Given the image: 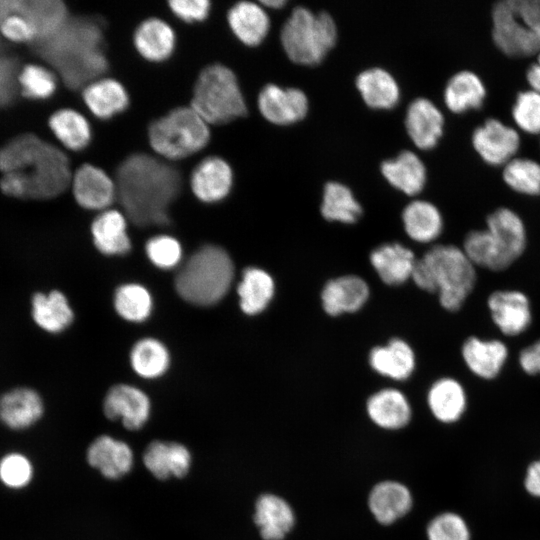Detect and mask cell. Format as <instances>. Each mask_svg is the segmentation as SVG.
I'll list each match as a JSON object with an SVG mask.
<instances>
[{"mask_svg":"<svg viewBox=\"0 0 540 540\" xmlns=\"http://www.w3.org/2000/svg\"><path fill=\"white\" fill-rule=\"evenodd\" d=\"M115 184L117 200L135 225L169 223V208L181 189L176 168L149 154L134 153L118 166Z\"/></svg>","mask_w":540,"mask_h":540,"instance_id":"obj_1","label":"cell"},{"mask_svg":"<svg viewBox=\"0 0 540 540\" xmlns=\"http://www.w3.org/2000/svg\"><path fill=\"white\" fill-rule=\"evenodd\" d=\"M0 187L13 197L45 199L55 197L71 184L66 155L35 135L13 139L0 150Z\"/></svg>","mask_w":540,"mask_h":540,"instance_id":"obj_2","label":"cell"},{"mask_svg":"<svg viewBox=\"0 0 540 540\" xmlns=\"http://www.w3.org/2000/svg\"><path fill=\"white\" fill-rule=\"evenodd\" d=\"M47 57L71 88H84L108 68L104 37L98 22L77 19L49 37Z\"/></svg>","mask_w":540,"mask_h":540,"instance_id":"obj_3","label":"cell"},{"mask_svg":"<svg viewBox=\"0 0 540 540\" xmlns=\"http://www.w3.org/2000/svg\"><path fill=\"white\" fill-rule=\"evenodd\" d=\"M411 278L420 289L437 292L441 306L455 312L475 288L477 272L462 248L440 244L416 260Z\"/></svg>","mask_w":540,"mask_h":540,"instance_id":"obj_4","label":"cell"},{"mask_svg":"<svg viewBox=\"0 0 540 540\" xmlns=\"http://www.w3.org/2000/svg\"><path fill=\"white\" fill-rule=\"evenodd\" d=\"M526 245L521 217L510 208L500 207L487 216L485 229L466 235L462 249L475 267L500 272L522 256Z\"/></svg>","mask_w":540,"mask_h":540,"instance_id":"obj_5","label":"cell"},{"mask_svg":"<svg viewBox=\"0 0 540 540\" xmlns=\"http://www.w3.org/2000/svg\"><path fill=\"white\" fill-rule=\"evenodd\" d=\"M234 266L221 247L205 245L193 253L175 277V289L185 301L198 306H211L229 291Z\"/></svg>","mask_w":540,"mask_h":540,"instance_id":"obj_6","label":"cell"},{"mask_svg":"<svg viewBox=\"0 0 540 540\" xmlns=\"http://www.w3.org/2000/svg\"><path fill=\"white\" fill-rule=\"evenodd\" d=\"M190 106L208 125L226 124L247 113L236 75L220 63L210 64L200 71Z\"/></svg>","mask_w":540,"mask_h":540,"instance_id":"obj_7","label":"cell"},{"mask_svg":"<svg viewBox=\"0 0 540 540\" xmlns=\"http://www.w3.org/2000/svg\"><path fill=\"white\" fill-rule=\"evenodd\" d=\"M492 38L507 56L540 53V0H503L492 8Z\"/></svg>","mask_w":540,"mask_h":540,"instance_id":"obj_8","label":"cell"},{"mask_svg":"<svg viewBox=\"0 0 540 540\" xmlns=\"http://www.w3.org/2000/svg\"><path fill=\"white\" fill-rule=\"evenodd\" d=\"M280 40L287 56L294 62L314 65L323 60L337 41V27L327 12L314 13L297 6L286 19Z\"/></svg>","mask_w":540,"mask_h":540,"instance_id":"obj_9","label":"cell"},{"mask_svg":"<svg viewBox=\"0 0 540 540\" xmlns=\"http://www.w3.org/2000/svg\"><path fill=\"white\" fill-rule=\"evenodd\" d=\"M148 139L151 148L162 158L180 160L205 148L210 130L190 105L181 106L151 122Z\"/></svg>","mask_w":540,"mask_h":540,"instance_id":"obj_10","label":"cell"},{"mask_svg":"<svg viewBox=\"0 0 540 540\" xmlns=\"http://www.w3.org/2000/svg\"><path fill=\"white\" fill-rule=\"evenodd\" d=\"M487 307L493 323L506 336H518L532 323L530 300L520 290L492 292L487 298Z\"/></svg>","mask_w":540,"mask_h":540,"instance_id":"obj_11","label":"cell"},{"mask_svg":"<svg viewBox=\"0 0 540 540\" xmlns=\"http://www.w3.org/2000/svg\"><path fill=\"white\" fill-rule=\"evenodd\" d=\"M257 105L262 116L277 125H287L303 119L309 109L307 95L299 88H283L270 83L259 92Z\"/></svg>","mask_w":540,"mask_h":540,"instance_id":"obj_12","label":"cell"},{"mask_svg":"<svg viewBox=\"0 0 540 540\" xmlns=\"http://www.w3.org/2000/svg\"><path fill=\"white\" fill-rule=\"evenodd\" d=\"M472 145L482 160L498 166L513 159L520 138L515 129L498 119L490 118L474 129Z\"/></svg>","mask_w":540,"mask_h":540,"instance_id":"obj_13","label":"cell"},{"mask_svg":"<svg viewBox=\"0 0 540 540\" xmlns=\"http://www.w3.org/2000/svg\"><path fill=\"white\" fill-rule=\"evenodd\" d=\"M71 186L75 200L85 209L104 211L117 199L115 181L92 164H83L76 170Z\"/></svg>","mask_w":540,"mask_h":540,"instance_id":"obj_14","label":"cell"},{"mask_svg":"<svg viewBox=\"0 0 540 540\" xmlns=\"http://www.w3.org/2000/svg\"><path fill=\"white\" fill-rule=\"evenodd\" d=\"M233 186V171L223 158L209 156L201 160L190 176L195 197L204 203H217L228 196Z\"/></svg>","mask_w":540,"mask_h":540,"instance_id":"obj_15","label":"cell"},{"mask_svg":"<svg viewBox=\"0 0 540 540\" xmlns=\"http://www.w3.org/2000/svg\"><path fill=\"white\" fill-rule=\"evenodd\" d=\"M103 410L107 418L120 419L127 429L138 430L149 418L150 400L142 390L127 384H118L108 391Z\"/></svg>","mask_w":540,"mask_h":540,"instance_id":"obj_16","label":"cell"},{"mask_svg":"<svg viewBox=\"0 0 540 540\" xmlns=\"http://www.w3.org/2000/svg\"><path fill=\"white\" fill-rule=\"evenodd\" d=\"M405 127L410 139L418 148L432 149L443 134L444 117L431 100L419 97L407 108Z\"/></svg>","mask_w":540,"mask_h":540,"instance_id":"obj_17","label":"cell"},{"mask_svg":"<svg viewBox=\"0 0 540 540\" xmlns=\"http://www.w3.org/2000/svg\"><path fill=\"white\" fill-rule=\"evenodd\" d=\"M461 355L464 363L475 376L492 380L502 371L509 351L501 340H486L470 336L462 345Z\"/></svg>","mask_w":540,"mask_h":540,"instance_id":"obj_18","label":"cell"},{"mask_svg":"<svg viewBox=\"0 0 540 540\" xmlns=\"http://www.w3.org/2000/svg\"><path fill=\"white\" fill-rule=\"evenodd\" d=\"M410 490L402 483L385 480L377 483L368 495V507L375 520L390 525L404 517L412 508Z\"/></svg>","mask_w":540,"mask_h":540,"instance_id":"obj_19","label":"cell"},{"mask_svg":"<svg viewBox=\"0 0 540 540\" xmlns=\"http://www.w3.org/2000/svg\"><path fill=\"white\" fill-rule=\"evenodd\" d=\"M369 286L355 275L341 276L328 281L321 293L325 312L331 316L358 311L369 298Z\"/></svg>","mask_w":540,"mask_h":540,"instance_id":"obj_20","label":"cell"},{"mask_svg":"<svg viewBox=\"0 0 540 540\" xmlns=\"http://www.w3.org/2000/svg\"><path fill=\"white\" fill-rule=\"evenodd\" d=\"M254 522L264 540H283L294 526L295 515L285 499L266 493L255 503Z\"/></svg>","mask_w":540,"mask_h":540,"instance_id":"obj_21","label":"cell"},{"mask_svg":"<svg viewBox=\"0 0 540 540\" xmlns=\"http://www.w3.org/2000/svg\"><path fill=\"white\" fill-rule=\"evenodd\" d=\"M39 394L30 388H16L0 397V420L13 430H23L35 424L43 415Z\"/></svg>","mask_w":540,"mask_h":540,"instance_id":"obj_22","label":"cell"},{"mask_svg":"<svg viewBox=\"0 0 540 540\" xmlns=\"http://www.w3.org/2000/svg\"><path fill=\"white\" fill-rule=\"evenodd\" d=\"M133 43L137 52L150 62L167 60L175 49L176 36L173 28L159 18L142 21L134 31Z\"/></svg>","mask_w":540,"mask_h":540,"instance_id":"obj_23","label":"cell"},{"mask_svg":"<svg viewBox=\"0 0 540 540\" xmlns=\"http://www.w3.org/2000/svg\"><path fill=\"white\" fill-rule=\"evenodd\" d=\"M88 463L108 479H118L133 465L131 448L123 441L103 435L96 438L87 450Z\"/></svg>","mask_w":540,"mask_h":540,"instance_id":"obj_24","label":"cell"},{"mask_svg":"<svg viewBox=\"0 0 540 540\" xmlns=\"http://www.w3.org/2000/svg\"><path fill=\"white\" fill-rule=\"evenodd\" d=\"M83 100L90 112L97 118L108 120L129 105V95L125 87L113 78L100 77L82 89Z\"/></svg>","mask_w":540,"mask_h":540,"instance_id":"obj_25","label":"cell"},{"mask_svg":"<svg viewBox=\"0 0 540 540\" xmlns=\"http://www.w3.org/2000/svg\"><path fill=\"white\" fill-rule=\"evenodd\" d=\"M229 27L236 38L247 46L260 44L270 28V19L260 3L240 1L227 13Z\"/></svg>","mask_w":540,"mask_h":540,"instance_id":"obj_26","label":"cell"},{"mask_svg":"<svg viewBox=\"0 0 540 540\" xmlns=\"http://www.w3.org/2000/svg\"><path fill=\"white\" fill-rule=\"evenodd\" d=\"M366 410L372 422L386 430H398L405 427L412 416L411 406L406 396L393 388L380 390L370 396Z\"/></svg>","mask_w":540,"mask_h":540,"instance_id":"obj_27","label":"cell"},{"mask_svg":"<svg viewBox=\"0 0 540 540\" xmlns=\"http://www.w3.org/2000/svg\"><path fill=\"white\" fill-rule=\"evenodd\" d=\"M414 253L399 243H386L374 249L370 262L387 285H400L412 277L416 263Z\"/></svg>","mask_w":540,"mask_h":540,"instance_id":"obj_28","label":"cell"},{"mask_svg":"<svg viewBox=\"0 0 540 540\" xmlns=\"http://www.w3.org/2000/svg\"><path fill=\"white\" fill-rule=\"evenodd\" d=\"M91 234L96 248L105 255H123L130 251L127 217L116 209H106L93 220Z\"/></svg>","mask_w":540,"mask_h":540,"instance_id":"obj_29","label":"cell"},{"mask_svg":"<svg viewBox=\"0 0 540 540\" xmlns=\"http://www.w3.org/2000/svg\"><path fill=\"white\" fill-rule=\"evenodd\" d=\"M143 461L158 479L164 480L170 476L181 478L189 471L191 454L180 443L154 441L147 447Z\"/></svg>","mask_w":540,"mask_h":540,"instance_id":"obj_30","label":"cell"},{"mask_svg":"<svg viewBox=\"0 0 540 540\" xmlns=\"http://www.w3.org/2000/svg\"><path fill=\"white\" fill-rule=\"evenodd\" d=\"M385 179L407 195L418 194L426 183V167L412 151L405 150L381 164Z\"/></svg>","mask_w":540,"mask_h":540,"instance_id":"obj_31","label":"cell"},{"mask_svg":"<svg viewBox=\"0 0 540 540\" xmlns=\"http://www.w3.org/2000/svg\"><path fill=\"white\" fill-rule=\"evenodd\" d=\"M427 403L438 421L453 423L458 421L465 412L467 396L459 381L451 377H443L430 387Z\"/></svg>","mask_w":540,"mask_h":540,"instance_id":"obj_32","label":"cell"},{"mask_svg":"<svg viewBox=\"0 0 540 540\" xmlns=\"http://www.w3.org/2000/svg\"><path fill=\"white\" fill-rule=\"evenodd\" d=\"M356 86L364 102L371 108L389 109L399 101L398 83L383 68L373 67L362 71L356 78Z\"/></svg>","mask_w":540,"mask_h":540,"instance_id":"obj_33","label":"cell"},{"mask_svg":"<svg viewBox=\"0 0 540 540\" xmlns=\"http://www.w3.org/2000/svg\"><path fill=\"white\" fill-rule=\"evenodd\" d=\"M369 363L377 373L394 380H405L415 368V355L405 341L395 338L386 346L371 350Z\"/></svg>","mask_w":540,"mask_h":540,"instance_id":"obj_34","label":"cell"},{"mask_svg":"<svg viewBox=\"0 0 540 540\" xmlns=\"http://www.w3.org/2000/svg\"><path fill=\"white\" fill-rule=\"evenodd\" d=\"M402 220L407 235L420 243L434 241L443 230V218L439 209L426 200L410 202L403 210Z\"/></svg>","mask_w":540,"mask_h":540,"instance_id":"obj_35","label":"cell"},{"mask_svg":"<svg viewBox=\"0 0 540 540\" xmlns=\"http://www.w3.org/2000/svg\"><path fill=\"white\" fill-rule=\"evenodd\" d=\"M485 97L486 88L482 80L468 70L455 73L444 89L445 104L454 113L480 108Z\"/></svg>","mask_w":540,"mask_h":540,"instance_id":"obj_36","label":"cell"},{"mask_svg":"<svg viewBox=\"0 0 540 540\" xmlns=\"http://www.w3.org/2000/svg\"><path fill=\"white\" fill-rule=\"evenodd\" d=\"M32 317L43 330L59 333L72 323L74 315L65 295L54 290L33 296Z\"/></svg>","mask_w":540,"mask_h":540,"instance_id":"obj_37","label":"cell"},{"mask_svg":"<svg viewBox=\"0 0 540 540\" xmlns=\"http://www.w3.org/2000/svg\"><path fill=\"white\" fill-rule=\"evenodd\" d=\"M274 291L275 284L269 273L256 267L246 268L237 288L241 310L247 315L261 313L273 298Z\"/></svg>","mask_w":540,"mask_h":540,"instance_id":"obj_38","label":"cell"},{"mask_svg":"<svg viewBox=\"0 0 540 540\" xmlns=\"http://www.w3.org/2000/svg\"><path fill=\"white\" fill-rule=\"evenodd\" d=\"M49 126L56 138L67 149L80 151L91 142L92 131L87 119L73 109L56 111L49 119Z\"/></svg>","mask_w":540,"mask_h":540,"instance_id":"obj_39","label":"cell"},{"mask_svg":"<svg viewBox=\"0 0 540 540\" xmlns=\"http://www.w3.org/2000/svg\"><path fill=\"white\" fill-rule=\"evenodd\" d=\"M320 210L325 219L342 223H354L362 214V207L350 188L336 181L325 184Z\"/></svg>","mask_w":540,"mask_h":540,"instance_id":"obj_40","label":"cell"},{"mask_svg":"<svg viewBox=\"0 0 540 540\" xmlns=\"http://www.w3.org/2000/svg\"><path fill=\"white\" fill-rule=\"evenodd\" d=\"M169 353L163 343L154 338H143L133 346L130 362L133 370L141 377L157 378L169 366Z\"/></svg>","mask_w":540,"mask_h":540,"instance_id":"obj_41","label":"cell"},{"mask_svg":"<svg viewBox=\"0 0 540 540\" xmlns=\"http://www.w3.org/2000/svg\"><path fill=\"white\" fill-rule=\"evenodd\" d=\"M152 306L150 292L140 284H123L115 292L114 307L117 313L127 321L146 320L151 314Z\"/></svg>","mask_w":540,"mask_h":540,"instance_id":"obj_42","label":"cell"},{"mask_svg":"<svg viewBox=\"0 0 540 540\" xmlns=\"http://www.w3.org/2000/svg\"><path fill=\"white\" fill-rule=\"evenodd\" d=\"M503 180L514 191L540 195V163L528 158H513L503 169Z\"/></svg>","mask_w":540,"mask_h":540,"instance_id":"obj_43","label":"cell"},{"mask_svg":"<svg viewBox=\"0 0 540 540\" xmlns=\"http://www.w3.org/2000/svg\"><path fill=\"white\" fill-rule=\"evenodd\" d=\"M19 83L23 95L34 99L48 98L56 89L54 74L39 65L25 66L19 75Z\"/></svg>","mask_w":540,"mask_h":540,"instance_id":"obj_44","label":"cell"},{"mask_svg":"<svg viewBox=\"0 0 540 540\" xmlns=\"http://www.w3.org/2000/svg\"><path fill=\"white\" fill-rule=\"evenodd\" d=\"M33 466L27 456L11 452L0 459V481L10 489H22L31 482Z\"/></svg>","mask_w":540,"mask_h":540,"instance_id":"obj_45","label":"cell"},{"mask_svg":"<svg viewBox=\"0 0 540 540\" xmlns=\"http://www.w3.org/2000/svg\"><path fill=\"white\" fill-rule=\"evenodd\" d=\"M517 126L530 134L540 133V93L534 90L519 92L512 108Z\"/></svg>","mask_w":540,"mask_h":540,"instance_id":"obj_46","label":"cell"},{"mask_svg":"<svg viewBox=\"0 0 540 540\" xmlns=\"http://www.w3.org/2000/svg\"><path fill=\"white\" fill-rule=\"evenodd\" d=\"M145 251L156 267L165 270L176 267L182 258L181 244L169 235H157L150 238L146 243Z\"/></svg>","mask_w":540,"mask_h":540,"instance_id":"obj_47","label":"cell"},{"mask_svg":"<svg viewBox=\"0 0 540 540\" xmlns=\"http://www.w3.org/2000/svg\"><path fill=\"white\" fill-rule=\"evenodd\" d=\"M428 540H470V532L465 520L453 512L435 516L428 524Z\"/></svg>","mask_w":540,"mask_h":540,"instance_id":"obj_48","label":"cell"},{"mask_svg":"<svg viewBox=\"0 0 540 540\" xmlns=\"http://www.w3.org/2000/svg\"><path fill=\"white\" fill-rule=\"evenodd\" d=\"M168 6L177 18L186 23L202 22L211 9V3L207 0H171Z\"/></svg>","mask_w":540,"mask_h":540,"instance_id":"obj_49","label":"cell"},{"mask_svg":"<svg viewBox=\"0 0 540 540\" xmlns=\"http://www.w3.org/2000/svg\"><path fill=\"white\" fill-rule=\"evenodd\" d=\"M0 33L15 42H25L36 37L35 30L25 16L9 14L0 25Z\"/></svg>","mask_w":540,"mask_h":540,"instance_id":"obj_50","label":"cell"},{"mask_svg":"<svg viewBox=\"0 0 540 540\" xmlns=\"http://www.w3.org/2000/svg\"><path fill=\"white\" fill-rule=\"evenodd\" d=\"M518 362L524 373L531 376L540 373V339L520 351Z\"/></svg>","mask_w":540,"mask_h":540,"instance_id":"obj_51","label":"cell"},{"mask_svg":"<svg viewBox=\"0 0 540 540\" xmlns=\"http://www.w3.org/2000/svg\"><path fill=\"white\" fill-rule=\"evenodd\" d=\"M526 490L533 496L540 497V460L533 462L525 476Z\"/></svg>","mask_w":540,"mask_h":540,"instance_id":"obj_52","label":"cell"},{"mask_svg":"<svg viewBox=\"0 0 540 540\" xmlns=\"http://www.w3.org/2000/svg\"><path fill=\"white\" fill-rule=\"evenodd\" d=\"M526 78L531 89L540 93V53L538 54L537 61L529 66Z\"/></svg>","mask_w":540,"mask_h":540,"instance_id":"obj_53","label":"cell"},{"mask_svg":"<svg viewBox=\"0 0 540 540\" xmlns=\"http://www.w3.org/2000/svg\"><path fill=\"white\" fill-rule=\"evenodd\" d=\"M264 8H281L285 5V0H262L259 2Z\"/></svg>","mask_w":540,"mask_h":540,"instance_id":"obj_54","label":"cell"}]
</instances>
